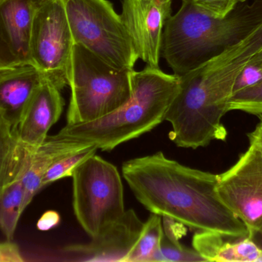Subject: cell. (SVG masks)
Wrapping results in <instances>:
<instances>
[{"label": "cell", "instance_id": "6da1fadb", "mask_svg": "<svg viewBox=\"0 0 262 262\" xmlns=\"http://www.w3.org/2000/svg\"><path fill=\"white\" fill-rule=\"evenodd\" d=\"M122 173L137 201L151 213L169 217L195 232L249 237L246 225L219 196L218 175L183 166L162 152L125 162Z\"/></svg>", "mask_w": 262, "mask_h": 262}, {"label": "cell", "instance_id": "7a4b0ae2", "mask_svg": "<svg viewBox=\"0 0 262 262\" xmlns=\"http://www.w3.org/2000/svg\"><path fill=\"white\" fill-rule=\"evenodd\" d=\"M262 49V23L247 36L193 70L179 77V90L165 115L178 147L196 149L224 141L222 123L229 111L235 82Z\"/></svg>", "mask_w": 262, "mask_h": 262}, {"label": "cell", "instance_id": "3957f363", "mask_svg": "<svg viewBox=\"0 0 262 262\" xmlns=\"http://www.w3.org/2000/svg\"><path fill=\"white\" fill-rule=\"evenodd\" d=\"M178 12L163 29L161 57L174 75L181 76L247 36L262 23V0H239L224 18L182 0Z\"/></svg>", "mask_w": 262, "mask_h": 262}, {"label": "cell", "instance_id": "277c9868", "mask_svg": "<svg viewBox=\"0 0 262 262\" xmlns=\"http://www.w3.org/2000/svg\"><path fill=\"white\" fill-rule=\"evenodd\" d=\"M132 94L127 103L109 115L80 124L66 125L59 133L74 141L113 150L139 138L165 121V115L179 90V77L160 68L146 66L131 74Z\"/></svg>", "mask_w": 262, "mask_h": 262}, {"label": "cell", "instance_id": "5b68a950", "mask_svg": "<svg viewBox=\"0 0 262 262\" xmlns=\"http://www.w3.org/2000/svg\"><path fill=\"white\" fill-rule=\"evenodd\" d=\"M74 44L67 71L71 98L67 124L91 123L119 109L132 94L131 74Z\"/></svg>", "mask_w": 262, "mask_h": 262}, {"label": "cell", "instance_id": "8992f818", "mask_svg": "<svg viewBox=\"0 0 262 262\" xmlns=\"http://www.w3.org/2000/svg\"><path fill=\"white\" fill-rule=\"evenodd\" d=\"M74 43L114 67L134 70L139 59L121 15L107 0H62Z\"/></svg>", "mask_w": 262, "mask_h": 262}, {"label": "cell", "instance_id": "52a82bcc", "mask_svg": "<svg viewBox=\"0 0 262 262\" xmlns=\"http://www.w3.org/2000/svg\"><path fill=\"white\" fill-rule=\"evenodd\" d=\"M72 178L74 212L91 238L124 215V187L115 165L95 154L75 169Z\"/></svg>", "mask_w": 262, "mask_h": 262}, {"label": "cell", "instance_id": "ba28073f", "mask_svg": "<svg viewBox=\"0 0 262 262\" xmlns=\"http://www.w3.org/2000/svg\"><path fill=\"white\" fill-rule=\"evenodd\" d=\"M74 43L62 0H36L31 40L32 66L60 90L68 86Z\"/></svg>", "mask_w": 262, "mask_h": 262}, {"label": "cell", "instance_id": "9c48e42d", "mask_svg": "<svg viewBox=\"0 0 262 262\" xmlns=\"http://www.w3.org/2000/svg\"><path fill=\"white\" fill-rule=\"evenodd\" d=\"M35 149L24 144L0 112V230L12 240L24 212V183Z\"/></svg>", "mask_w": 262, "mask_h": 262}, {"label": "cell", "instance_id": "30bf717a", "mask_svg": "<svg viewBox=\"0 0 262 262\" xmlns=\"http://www.w3.org/2000/svg\"><path fill=\"white\" fill-rule=\"evenodd\" d=\"M217 193L252 236L262 226V149L250 143L233 166L218 175Z\"/></svg>", "mask_w": 262, "mask_h": 262}, {"label": "cell", "instance_id": "8fae6325", "mask_svg": "<svg viewBox=\"0 0 262 262\" xmlns=\"http://www.w3.org/2000/svg\"><path fill=\"white\" fill-rule=\"evenodd\" d=\"M172 0H123L121 18L134 51L146 66L159 68L162 38Z\"/></svg>", "mask_w": 262, "mask_h": 262}, {"label": "cell", "instance_id": "7c38bea8", "mask_svg": "<svg viewBox=\"0 0 262 262\" xmlns=\"http://www.w3.org/2000/svg\"><path fill=\"white\" fill-rule=\"evenodd\" d=\"M144 223L133 209L104 228L86 244L66 246L62 254L71 261L127 262L138 241Z\"/></svg>", "mask_w": 262, "mask_h": 262}, {"label": "cell", "instance_id": "4fadbf2b", "mask_svg": "<svg viewBox=\"0 0 262 262\" xmlns=\"http://www.w3.org/2000/svg\"><path fill=\"white\" fill-rule=\"evenodd\" d=\"M64 106L61 90L45 78L15 129L19 139L28 147L38 149L49 135L52 126L59 119Z\"/></svg>", "mask_w": 262, "mask_h": 262}, {"label": "cell", "instance_id": "5bb4252c", "mask_svg": "<svg viewBox=\"0 0 262 262\" xmlns=\"http://www.w3.org/2000/svg\"><path fill=\"white\" fill-rule=\"evenodd\" d=\"M36 0H0V34L18 66L32 65Z\"/></svg>", "mask_w": 262, "mask_h": 262}, {"label": "cell", "instance_id": "9a60e30c", "mask_svg": "<svg viewBox=\"0 0 262 262\" xmlns=\"http://www.w3.org/2000/svg\"><path fill=\"white\" fill-rule=\"evenodd\" d=\"M45 78L32 65L0 69V112L15 130Z\"/></svg>", "mask_w": 262, "mask_h": 262}, {"label": "cell", "instance_id": "2e32d148", "mask_svg": "<svg viewBox=\"0 0 262 262\" xmlns=\"http://www.w3.org/2000/svg\"><path fill=\"white\" fill-rule=\"evenodd\" d=\"M192 247L206 261L258 262L262 255L249 237L235 239L213 232H195Z\"/></svg>", "mask_w": 262, "mask_h": 262}, {"label": "cell", "instance_id": "e0dca14e", "mask_svg": "<svg viewBox=\"0 0 262 262\" xmlns=\"http://www.w3.org/2000/svg\"><path fill=\"white\" fill-rule=\"evenodd\" d=\"M86 146L89 145L74 141L59 132L56 135L46 137L42 144L34 152L30 169L24 183V210L32 203L35 195L42 189L41 182L48 169L63 157Z\"/></svg>", "mask_w": 262, "mask_h": 262}, {"label": "cell", "instance_id": "ac0fdd59", "mask_svg": "<svg viewBox=\"0 0 262 262\" xmlns=\"http://www.w3.org/2000/svg\"><path fill=\"white\" fill-rule=\"evenodd\" d=\"M163 234L161 215L151 213L144 223L141 235L131 251L127 262H155Z\"/></svg>", "mask_w": 262, "mask_h": 262}, {"label": "cell", "instance_id": "d6986e66", "mask_svg": "<svg viewBox=\"0 0 262 262\" xmlns=\"http://www.w3.org/2000/svg\"><path fill=\"white\" fill-rule=\"evenodd\" d=\"M98 148L89 146L58 160L48 169L43 176L41 187L47 186L61 178L72 177L75 169L85 160L96 154Z\"/></svg>", "mask_w": 262, "mask_h": 262}, {"label": "cell", "instance_id": "ffe728a7", "mask_svg": "<svg viewBox=\"0 0 262 262\" xmlns=\"http://www.w3.org/2000/svg\"><path fill=\"white\" fill-rule=\"evenodd\" d=\"M229 111L262 115V78L255 84L233 93L229 100Z\"/></svg>", "mask_w": 262, "mask_h": 262}, {"label": "cell", "instance_id": "44dd1931", "mask_svg": "<svg viewBox=\"0 0 262 262\" xmlns=\"http://www.w3.org/2000/svg\"><path fill=\"white\" fill-rule=\"evenodd\" d=\"M206 260L194 249L183 246L180 241H172L163 234L160 251L155 262H199Z\"/></svg>", "mask_w": 262, "mask_h": 262}, {"label": "cell", "instance_id": "7402d4cb", "mask_svg": "<svg viewBox=\"0 0 262 262\" xmlns=\"http://www.w3.org/2000/svg\"><path fill=\"white\" fill-rule=\"evenodd\" d=\"M203 12L215 18H224L238 4L239 0H191Z\"/></svg>", "mask_w": 262, "mask_h": 262}, {"label": "cell", "instance_id": "603a6c76", "mask_svg": "<svg viewBox=\"0 0 262 262\" xmlns=\"http://www.w3.org/2000/svg\"><path fill=\"white\" fill-rule=\"evenodd\" d=\"M261 78L262 60L258 59L255 55L237 78L233 93L255 84Z\"/></svg>", "mask_w": 262, "mask_h": 262}, {"label": "cell", "instance_id": "cb8c5ba5", "mask_svg": "<svg viewBox=\"0 0 262 262\" xmlns=\"http://www.w3.org/2000/svg\"><path fill=\"white\" fill-rule=\"evenodd\" d=\"M163 234L172 241H180V238L186 234V228L181 223L168 216H162Z\"/></svg>", "mask_w": 262, "mask_h": 262}, {"label": "cell", "instance_id": "d4e9b609", "mask_svg": "<svg viewBox=\"0 0 262 262\" xmlns=\"http://www.w3.org/2000/svg\"><path fill=\"white\" fill-rule=\"evenodd\" d=\"M19 248L12 240L0 243V262H23Z\"/></svg>", "mask_w": 262, "mask_h": 262}, {"label": "cell", "instance_id": "484cf974", "mask_svg": "<svg viewBox=\"0 0 262 262\" xmlns=\"http://www.w3.org/2000/svg\"><path fill=\"white\" fill-rule=\"evenodd\" d=\"M60 221L61 217L58 212L53 210L47 211L38 219L37 229L42 232H46L56 227L59 224Z\"/></svg>", "mask_w": 262, "mask_h": 262}, {"label": "cell", "instance_id": "4316f807", "mask_svg": "<svg viewBox=\"0 0 262 262\" xmlns=\"http://www.w3.org/2000/svg\"><path fill=\"white\" fill-rule=\"evenodd\" d=\"M18 66L0 34V69Z\"/></svg>", "mask_w": 262, "mask_h": 262}, {"label": "cell", "instance_id": "83f0119b", "mask_svg": "<svg viewBox=\"0 0 262 262\" xmlns=\"http://www.w3.org/2000/svg\"><path fill=\"white\" fill-rule=\"evenodd\" d=\"M249 138L250 143L257 145L262 149V118L256 128L249 134Z\"/></svg>", "mask_w": 262, "mask_h": 262}, {"label": "cell", "instance_id": "f1b7e54d", "mask_svg": "<svg viewBox=\"0 0 262 262\" xmlns=\"http://www.w3.org/2000/svg\"><path fill=\"white\" fill-rule=\"evenodd\" d=\"M262 250V226L252 236L249 237Z\"/></svg>", "mask_w": 262, "mask_h": 262}, {"label": "cell", "instance_id": "f546056e", "mask_svg": "<svg viewBox=\"0 0 262 262\" xmlns=\"http://www.w3.org/2000/svg\"><path fill=\"white\" fill-rule=\"evenodd\" d=\"M257 58H259V59L262 60V49L260 50V52L257 54Z\"/></svg>", "mask_w": 262, "mask_h": 262}, {"label": "cell", "instance_id": "4dcf8cb0", "mask_svg": "<svg viewBox=\"0 0 262 262\" xmlns=\"http://www.w3.org/2000/svg\"><path fill=\"white\" fill-rule=\"evenodd\" d=\"M258 262H262V255L261 256V258H259V260H258Z\"/></svg>", "mask_w": 262, "mask_h": 262}]
</instances>
